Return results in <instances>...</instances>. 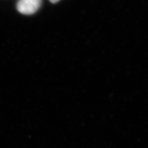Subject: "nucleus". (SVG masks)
<instances>
[{"mask_svg": "<svg viewBox=\"0 0 148 148\" xmlns=\"http://www.w3.org/2000/svg\"><path fill=\"white\" fill-rule=\"evenodd\" d=\"M41 0H19L17 4L18 11L23 14H33L41 6Z\"/></svg>", "mask_w": 148, "mask_h": 148, "instance_id": "f257e3e1", "label": "nucleus"}, {"mask_svg": "<svg viewBox=\"0 0 148 148\" xmlns=\"http://www.w3.org/2000/svg\"><path fill=\"white\" fill-rule=\"evenodd\" d=\"M49 1L51 2L52 3H56L57 2H58V1H59L60 0H49Z\"/></svg>", "mask_w": 148, "mask_h": 148, "instance_id": "f03ea898", "label": "nucleus"}]
</instances>
